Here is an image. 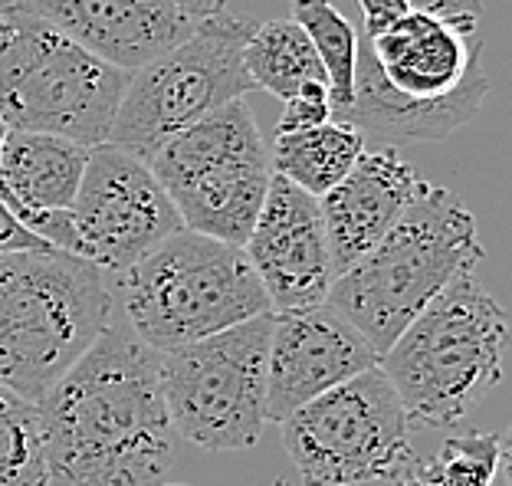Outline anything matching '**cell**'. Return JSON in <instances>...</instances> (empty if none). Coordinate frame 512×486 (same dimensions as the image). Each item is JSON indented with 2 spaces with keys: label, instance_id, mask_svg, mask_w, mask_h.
Masks as SVG:
<instances>
[{
  "label": "cell",
  "instance_id": "cell-1",
  "mask_svg": "<svg viewBox=\"0 0 512 486\" xmlns=\"http://www.w3.org/2000/svg\"><path fill=\"white\" fill-rule=\"evenodd\" d=\"M158 355L112 312L40 398L46 486H161L178 464Z\"/></svg>",
  "mask_w": 512,
  "mask_h": 486
},
{
  "label": "cell",
  "instance_id": "cell-2",
  "mask_svg": "<svg viewBox=\"0 0 512 486\" xmlns=\"http://www.w3.org/2000/svg\"><path fill=\"white\" fill-rule=\"evenodd\" d=\"M490 96L480 20L411 10L378 33H358L355 96L339 119L388 145L444 142Z\"/></svg>",
  "mask_w": 512,
  "mask_h": 486
},
{
  "label": "cell",
  "instance_id": "cell-3",
  "mask_svg": "<svg viewBox=\"0 0 512 486\" xmlns=\"http://www.w3.org/2000/svg\"><path fill=\"white\" fill-rule=\"evenodd\" d=\"M486 257L470 207L440 184H421L401 221L329 286L339 312L384 355L417 312Z\"/></svg>",
  "mask_w": 512,
  "mask_h": 486
},
{
  "label": "cell",
  "instance_id": "cell-4",
  "mask_svg": "<svg viewBox=\"0 0 512 486\" xmlns=\"http://www.w3.org/2000/svg\"><path fill=\"white\" fill-rule=\"evenodd\" d=\"M509 322L476 276L460 273L381 355L414 427H453L503 381Z\"/></svg>",
  "mask_w": 512,
  "mask_h": 486
},
{
  "label": "cell",
  "instance_id": "cell-5",
  "mask_svg": "<svg viewBox=\"0 0 512 486\" xmlns=\"http://www.w3.org/2000/svg\"><path fill=\"white\" fill-rule=\"evenodd\" d=\"M115 312L102 266L66 250L0 253V385L37 401Z\"/></svg>",
  "mask_w": 512,
  "mask_h": 486
},
{
  "label": "cell",
  "instance_id": "cell-6",
  "mask_svg": "<svg viewBox=\"0 0 512 486\" xmlns=\"http://www.w3.org/2000/svg\"><path fill=\"white\" fill-rule=\"evenodd\" d=\"M115 309L155 352L207 339L247 322L273 303L237 243L174 230L122 273H109Z\"/></svg>",
  "mask_w": 512,
  "mask_h": 486
},
{
  "label": "cell",
  "instance_id": "cell-7",
  "mask_svg": "<svg viewBox=\"0 0 512 486\" xmlns=\"http://www.w3.org/2000/svg\"><path fill=\"white\" fill-rule=\"evenodd\" d=\"M128 73L89 53L30 7H0V119L79 145L109 138Z\"/></svg>",
  "mask_w": 512,
  "mask_h": 486
},
{
  "label": "cell",
  "instance_id": "cell-8",
  "mask_svg": "<svg viewBox=\"0 0 512 486\" xmlns=\"http://www.w3.org/2000/svg\"><path fill=\"white\" fill-rule=\"evenodd\" d=\"M181 224L243 247L273 181V148L243 99L204 115L148 161Z\"/></svg>",
  "mask_w": 512,
  "mask_h": 486
},
{
  "label": "cell",
  "instance_id": "cell-9",
  "mask_svg": "<svg viewBox=\"0 0 512 486\" xmlns=\"http://www.w3.org/2000/svg\"><path fill=\"white\" fill-rule=\"evenodd\" d=\"M250 30L253 20L220 10L197 20L188 40L132 69L106 142L151 161L188 125L253 92L256 86L243 66Z\"/></svg>",
  "mask_w": 512,
  "mask_h": 486
},
{
  "label": "cell",
  "instance_id": "cell-10",
  "mask_svg": "<svg viewBox=\"0 0 512 486\" xmlns=\"http://www.w3.org/2000/svg\"><path fill=\"white\" fill-rule=\"evenodd\" d=\"M276 312L158 355L161 388L181 441L211 454L250 450L263 437L266 355Z\"/></svg>",
  "mask_w": 512,
  "mask_h": 486
},
{
  "label": "cell",
  "instance_id": "cell-11",
  "mask_svg": "<svg viewBox=\"0 0 512 486\" xmlns=\"http://www.w3.org/2000/svg\"><path fill=\"white\" fill-rule=\"evenodd\" d=\"M411 418L375 365L322 391L279 421L289 464L302 486H362L391 480L414 454Z\"/></svg>",
  "mask_w": 512,
  "mask_h": 486
},
{
  "label": "cell",
  "instance_id": "cell-12",
  "mask_svg": "<svg viewBox=\"0 0 512 486\" xmlns=\"http://www.w3.org/2000/svg\"><path fill=\"white\" fill-rule=\"evenodd\" d=\"M79 257L122 273L181 230V214L148 161L112 142L89 148L73 201Z\"/></svg>",
  "mask_w": 512,
  "mask_h": 486
},
{
  "label": "cell",
  "instance_id": "cell-13",
  "mask_svg": "<svg viewBox=\"0 0 512 486\" xmlns=\"http://www.w3.org/2000/svg\"><path fill=\"white\" fill-rule=\"evenodd\" d=\"M381 365V352L329 306L276 312L266 355V418L279 424L342 381Z\"/></svg>",
  "mask_w": 512,
  "mask_h": 486
},
{
  "label": "cell",
  "instance_id": "cell-14",
  "mask_svg": "<svg viewBox=\"0 0 512 486\" xmlns=\"http://www.w3.org/2000/svg\"><path fill=\"white\" fill-rule=\"evenodd\" d=\"M273 312L322 306L335 280L319 198L276 175L243 243Z\"/></svg>",
  "mask_w": 512,
  "mask_h": 486
},
{
  "label": "cell",
  "instance_id": "cell-15",
  "mask_svg": "<svg viewBox=\"0 0 512 486\" xmlns=\"http://www.w3.org/2000/svg\"><path fill=\"white\" fill-rule=\"evenodd\" d=\"M20 4L125 73L188 40L201 20L178 0H20Z\"/></svg>",
  "mask_w": 512,
  "mask_h": 486
},
{
  "label": "cell",
  "instance_id": "cell-16",
  "mask_svg": "<svg viewBox=\"0 0 512 486\" xmlns=\"http://www.w3.org/2000/svg\"><path fill=\"white\" fill-rule=\"evenodd\" d=\"M421 184L417 171L404 165L394 148H378V152H362L352 171L322 194L319 207L335 276L355 266L401 221Z\"/></svg>",
  "mask_w": 512,
  "mask_h": 486
},
{
  "label": "cell",
  "instance_id": "cell-17",
  "mask_svg": "<svg viewBox=\"0 0 512 486\" xmlns=\"http://www.w3.org/2000/svg\"><path fill=\"white\" fill-rule=\"evenodd\" d=\"M89 148L50 132L7 129L0 145V198L23 211H69L83 181Z\"/></svg>",
  "mask_w": 512,
  "mask_h": 486
},
{
  "label": "cell",
  "instance_id": "cell-18",
  "mask_svg": "<svg viewBox=\"0 0 512 486\" xmlns=\"http://www.w3.org/2000/svg\"><path fill=\"white\" fill-rule=\"evenodd\" d=\"M273 171L299 184L302 191L322 198L335 188L365 152V135L345 119H325L296 132H276Z\"/></svg>",
  "mask_w": 512,
  "mask_h": 486
},
{
  "label": "cell",
  "instance_id": "cell-19",
  "mask_svg": "<svg viewBox=\"0 0 512 486\" xmlns=\"http://www.w3.org/2000/svg\"><path fill=\"white\" fill-rule=\"evenodd\" d=\"M243 66L256 89L270 92L279 102L306 86L329 83L309 33L296 20H263L253 23L247 43H243Z\"/></svg>",
  "mask_w": 512,
  "mask_h": 486
},
{
  "label": "cell",
  "instance_id": "cell-20",
  "mask_svg": "<svg viewBox=\"0 0 512 486\" xmlns=\"http://www.w3.org/2000/svg\"><path fill=\"white\" fill-rule=\"evenodd\" d=\"M499 454V434H460L440 444L434 457H407L391 486H493Z\"/></svg>",
  "mask_w": 512,
  "mask_h": 486
},
{
  "label": "cell",
  "instance_id": "cell-21",
  "mask_svg": "<svg viewBox=\"0 0 512 486\" xmlns=\"http://www.w3.org/2000/svg\"><path fill=\"white\" fill-rule=\"evenodd\" d=\"M293 20L302 23V30L309 33L312 46H316L325 76H329L332 115L339 119L355 96L358 27L332 0H293Z\"/></svg>",
  "mask_w": 512,
  "mask_h": 486
},
{
  "label": "cell",
  "instance_id": "cell-22",
  "mask_svg": "<svg viewBox=\"0 0 512 486\" xmlns=\"http://www.w3.org/2000/svg\"><path fill=\"white\" fill-rule=\"evenodd\" d=\"M0 486H46L40 404L0 385Z\"/></svg>",
  "mask_w": 512,
  "mask_h": 486
},
{
  "label": "cell",
  "instance_id": "cell-23",
  "mask_svg": "<svg viewBox=\"0 0 512 486\" xmlns=\"http://www.w3.org/2000/svg\"><path fill=\"white\" fill-rule=\"evenodd\" d=\"M283 115H279L276 132H296V129H309V125H319L325 119H332V96H329V83H306L296 96H289L283 102Z\"/></svg>",
  "mask_w": 512,
  "mask_h": 486
},
{
  "label": "cell",
  "instance_id": "cell-24",
  "mask_svg": "<svg viewBox=\"0 0 512 486\" xmlns=\"http://www.w3.org/2000/svg\"><path fill=\"white\" fill-rule=\"evenodd\" d=\"M14 250H53V243H46L30 227H23L17 221V214L0 198V253H14Z\"/></svg>",
  "mask_w": 512,
  "mask_h": 486
},
{
  "label": "cell",
  "instance_id": "cell-25",
  "mask_svg": "<svg viewBox=\"0 0 512 486\" xmlns=\"http://www.w3.org/2000/svg\"><path fill=\"white\" fill-rule=\"evenodd\" d=\"M407 4H411V10H421V14H430V17H444V20L470 17V20H480L486 0H407Z\"/></svg>",
  "mask_w": 512,
  "mask_h": 486
},
{
  "label": "cell",
  "instance_id": "cell-26",
  "mask_svg": "<svg viewBox=\"0 0 512 486\" xmlns=\"http://www.w3.org/2000/svg\"><path fill=\"white\" fill-rule=\"evenodd\" d=\"M358 7H362L365 33H378L384 27H391L394 20H401L404 14H411L407 0H358Z\"/></svg>",
  "mask_w": 512,
  "mask_h": 486
},
{
  "label": "cell",
  "instance_id": "cell-27",
  "mask_svg": "<svg viewBox=\"0 0 512 486\" xmlns=\"http://www.w3.org/2000/svg\"><path fill=\"white\" fill-rule=\"evenodd\" d=\"M184 10H191L194 17H211V14H220V10H227V0H178Z\"/></svg>",
  "mask_w": 512,
  "mask_h": 486
},
{
  "label": "cell",
  "instance_id": "cell-28",
  "mask_svg": "<svg viewBox=\"0 0 512 486\" xmlns=\"http://www.w3.org/2000/svg\"><path fill=\"white\" fill-rule=\"evenodd\" d=\"M499 447H503V454H499V473H503V486H512V427L506 431V437H499Z\"/></svg>",
  "mask_w": 512,
  "mask_h": 486
},
{
  "label": "cell",
  "instance_id": "cell-29",
  "mask_svg": "<svg viewBox=\"0 0 512 486\" xmlns=\"http://www.w3.org/2000/svg\"><path fill=\"white\" fill-rule=\"evenodd\" d=\"M4 138H7V125H4V119H0V145H4Z\"/></svg>",
  "mask_w": 512,
  "mask_h": 486
},
{
  "label": "cell",
  "instance_id": "cell-30",
  "mask_svg": "<svg viewBox=\"0 0 512 486\" xmlns=\"http://www.w3.org/2000/svg\"><path fill=\"white\" fill-rule=\"evenodd\" d=\"M161 486H178V483H161Z\"/></svg>",
  "mask_w": 512,
  "mask_h": 486
}]
</instances>
